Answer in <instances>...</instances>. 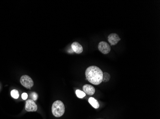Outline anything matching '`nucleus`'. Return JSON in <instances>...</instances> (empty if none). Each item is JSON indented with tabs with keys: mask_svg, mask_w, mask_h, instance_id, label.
Segmentation results:
<instances>
[{
	"mask_svg": "<svg viewBox=\"0 0 160 119\" xmlns=\"http://www.w3.org/2000/svg\"><path fill=\"white\" fill-rule=\"evenodd\" d=\"M102 71L96 66H91L86 70L85 76L87 80L94 85H99L102 82Z\"/></svg>",
	"mask_w": 160,
	"mask_h": 119,
	"instance_id": "1",
	"label": "nucleus"
},
{
	"mask_svg": "<svg viewBox=\"0 0 160 119\" xmlns=\"http://www.w3.org/2000/svg\"><path fill=\"white\" fill-rule=\"evenodd\" d=\"M65 110L64 104L61 101L58 100L55 101L52 104V114L56 117L62 116L64 114Z\"/></svg>",
	"mask_w": 160,
	"mask_h": 119,
	"instance_id": "2",
	"label": "nucleus"
},
{
	"mask_svg": "<svg viewBox=\"0 0 160 119\" xmlns=\"http://www.w3.org/2000/svg\"><path fill=\"white\" fill-rule=\"evenodd\" d=\"M20 83L24 87L27 89H30L34 85V81L32 79L27 75H24L21 77Z\"/></svg>",
	"mask_w": 160,
	"mask_h": 119,
	"instance_id": "3",
	"label": "nucleus"
},
{
	"mask_svg": "<svg viewBox=\"0 0 160 119\" xmlns=\"http://www.w3.org/2000/svg\"><path fill=\"white\" fill-rule=\"evenodd\" d=\"M25 109L27 112H36L38 110V106L32 100H28L25 102Z\"/></svg>",
	"mask_w": 160,
	"mask_h": 119,
	"instance_id": "4",
	"label": "nucleus"
},
{
	"mask_svg": "<svg viewBox=\"0 0 160 119\" xmlns=\"http://www.w3.org/2000/svg\"><path fill=\"white\" fill-rule=\"evenodd\" d=\"M98 49L102 53L107 54L110 52L111 47L107 42L102 41L99 44Z\"/></svg>",
	"mask_w": 160,
	"mask_h": 119,
	"instance_id": "5",
	"label": "nucleus"
},
{
	"mask_svg": "<svg viewBox=\"0 0 160 119\" xmlns=\"http://www.w3.org/2000/svg\"><path fill=\"white\" fill-rule=\"evenodd\" d=\"M120 40V38L117 34H111L108 35V41L111 45H116Z\"/></svg>",
	"mask_w": 160,
	"mask_h": 119,
	"instance_id": "6",
	"label": "nucleus"
},
{
	"mask_svg": "<svg viewBox=\"0 0 160 119\" xmlns=\"http://www.w3.org/2000/svg\"><path fill=\"white\" fill-rule=\"evenodd\" d=\"M83 90L85 93L89 95H93L95 93V89L93 86L89 84H85L83 86Z\"/></svg>",
	"mask_w": 160,
	"mask_h": 119,
	"instance_id": "7",
	"label": "nucleus"
},
{
	"mask_svg": "<svg viewBox=\"0 0 160 119\" xmlns=\"http://www.w3.org/2000/svg\"><path fill=\"white\" fill-rule=\"evenodd\" d=\"M72 48L73 51L77 54H80L83 52V47L78 42H73L72 44Z\"/></svg>",
	"mask_w": 160,
	"mask_h": 119,
	"instance_id": "8",
	"label": "nucleus"
},
{
	"mask_svg": "<svg viewBox=\"0 0 160 119\" xmlns=\"http://www.w3.org/2000/svg\"><path fill=\"white\" fill-rule=\"evenodd\" d=\"M89 102L90 103V104L95 109H98L99 107V104L98 102L94 98L91 97L89 99Z\"/></svg>",
	"mask_w": 160,
	"mask_h": 119,
	"instance_id": "9",
	"label": "nucleus"
},
{
	"mask_svg": "<svg viewBox=\"0 0 160 119\" xmlns=\"http://www.w3.org/2000/svg\"><path fill=\"white\" fill-rule=\"evenodd\" d=\"M110 79V75L107 73H103L102 81L107 82Z\"/></svg>",
	"mask_w": 160,
	"mask_h": 119,
	"instance_id": "10",
	"label": "nucleus"
},
{
	"mask_svg": "<svg viewBox=\"0 0 160 119\" xmlns=\"http://www.w3.org/2000/svg\"><path fill=\"white\" fill-rule=\"evenodd\" d=\"M11 95L13 98L16 99H18L19 96L18 91L16 90H12L11 92Z\"/></svg>",
	"mask_w": 160,
	"mask_h": 119,
	"instance_id": "11",
	"label": "nucleus"
},
{
	"mask_svg": "<svg viewBox=\"0 0 160 119\" xmlns=\"http://www.w3.org/2000/svg\"><path fill=\"white\" fill-rule=\"evenodd\" d=\"M76 94L78 97L79 98H83L85 96L86 94L84 91H81V90H77L76 91Z\"/></svg>",
	"mask_w": 160,
	"mask_h": 119,
	"instance_id": "12",
	"label": "nucleus"
},
{
	"mask_svg": "<svg viewBox=\"0 0 160 119\" xmlns=\"http://www.w3.org/2000/svg\"><path fill=\"white\" fill-rule=\"evenodd\" d=\"M30 97L32 98L33 101H36L37 99H38V95L36 93L33 92L30 94Z\"/></svg>",
	"mask_w": 160,
	"mask_h": 119,
	"instance_id": "13",
	"label": "nucleus"
},
{
	"mask_svg": "<svg viewBox=\"0 0 160 119\" xmlns=\"http://www.w3.org/2000/svg\"><path fill=\"white\" fill-rule=\"evenodd\" d=\"M28 97V95L27 93H24L22 94V98L24 100L27 99V98Z\"/></svg>",
	"mask_w": 160,
	"mask_h": 119,
	"instance_id": "14",
	"label": "nucleus"
},
{
	"mask_svg": "<svg viewBox=\"0 0 160 119\" xmlns=\"http://www.w3.org/2000/svg\"></svg>",
	"mask_w": 160,
	"mask_h": 119,
	"instance_id": "15",
	"label": "nucleus"
}]
</instances>
